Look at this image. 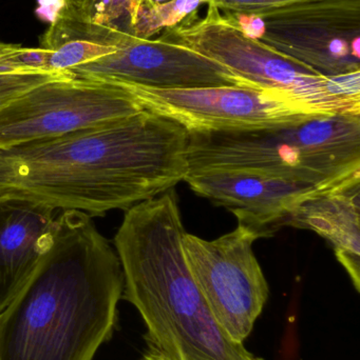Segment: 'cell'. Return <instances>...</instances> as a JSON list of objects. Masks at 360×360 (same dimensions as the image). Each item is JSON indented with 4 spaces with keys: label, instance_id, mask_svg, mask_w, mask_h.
Segmentation results:
<instances>
[{
    "label": "cell",
    "instance_id": "cell-12",
    "mask_svg": "<svg viewBox=\"0 0 360 360\" xmlns=\"http://www.w3.org/2000/svg\"><path fill=\"white\" fill-rule=\"evenodd\" d=\"M61 210L0 199V312L25 285L52 240Z\"/></svg>",
    "mask_w": 360,
    "mask_h": 360
},
{
    "label": "cell",
    "instance_id": "cell-2",
    "mask_svg": "<svg viewBox=\"0 0 360 360\" xmlns=\"http://www.w3.org/2000/svg\"><path fill=\"white\" fill-rule=\"evenodd\" d=\"M124 274L92 216L61 210L31 276L0 312V360H93L112 338Z\"/></svg>",
    "mask_w": 360,
    "mask_h": 360
},
{
    "label": "cell",
    "instance_id": "cell-6",
    "mask_svg": "<svg viewBox=\"0 0 360 360\" xmlns=\"http://www.w3.org/2000/svg\"><path fill=\"white\" fill-rule=\"evenodd\" d=\"M223 16L245 35L321 75L360 72V0H302Z\"/></svg>",
    "mask_w": 360,
    "mask_h": 360
},
{
    "label": "cell",
    "instance_id": "cell-15",
    "mask_svg": "<svg viewBox=\"0 0 360 360\" xmlns=\"http://www.w3.org/2000/svg\"><path fill=\"white\" fill-rule=\"evenodd\" d=\"M211 0H171L164 4H147L137 0L131 11L128 32L139 39H150L156 34L175 27L186 17L198 12Z\"/></svg>",
    "mask_w": 360,
    "mask_h": 360
},
{
    "label": "cell",
    "instance_id": "cell-19",
    "mask_svg": "<svg viewBox=\"0 0 360 360\" xmlns=\"http://www.w3.org/2000/svg\"><path fill=\"white\" fill-rule=\"evenodd\" d=\"M302 0H211L209 4H213L220 12L244 13L254 11L266 10L275 6H285Z\"/></svg>",
    "mask_w": 360,
    "mask_h": 360
},
{
    "label": "cell",
    "instance_id": "cell-1",
    "mask_svg": "<svg viewBox=\"0 0 360 360\" xmlns=\"http://www.w3.org/2000/svg\"><path fill=\"white\" fill-rule=\"evenodd\" d=\"M188 132L144 110L61 136L0 148V199L103 216L171 190L187 176Z\"/></svg>",
    "mask_w": 360,
    "mask_h": 360
},
{
    "label": "cell",
    "instance_id": "cell-9",
    "mask_svg": "<svg viewBox=\"0 0 360 360\" xmlns=\"http://www.w3.org/2000/svg\"><path fill=\"white\" fill-rule=\"evenodd\" d=\"M120 86L132 92L144 110L178 122L188 133L273 128L333 116L281 93L254 86L163 90Z\"/></svg>",
    "mask_w": 360,
    "mask_h": 360
},
{
    "label": "cell",
    "instance_id": "cell-21",
    "mask_svg": "<svg viewBox=\"0 0 360 360\" xmlns=\"http://www.w3.org/2000/svg\"><path fill=\"white\" fill-rule=\"evenodd\" d=\"M141 1L147 2V4H164V2L171 1V0H141Z\"/></svg>",
    "mask_w": 360,
    "mask_h": 360
},
{
    "label": "cell",
    "instance_id": "cell-5",
    "mask_svg": "<svg viewBox=\"0 0 360 360\" xmlns=\"http://www.w3.org/2000/svg\"><path fill=\"white\" fill-rule=\"evenodd\" d=\"M159 38L190 49L226 68L249 86L274 91L329 115H360V72L327 77L243 34L213 4L161 32Z\"/></svg>",
    "mask_w": 360,
    "mask_h": 360
},
{
    "label": "cell",
    "instance_id": "cell-7",
    "mask_svg": "<svg viewBox=\"0 0 360 360\" xmlns=\"http://www.w3.org/2000/svg\"><path fill=\"white\" fill-rule=\"evenodd\" d=\"M259 238L257 231L238 222L213 240L187 232L182 240L188 268L216 321L239 344L251 335L270 295L254 253Z\"/></svg>",
    "mask_w": 360,
    "mask_h": 360
},
{
    "label": "cell",
    "instance_id": "cell-8",
    "mask_svg": "<svg viewBox=\"0 0 360 360\" xmlns=\"http://www.w3.org/2000/svg\"><path fill=\"white\" fill-rule=\"evenodd\" d=\"M142 111L137 97L120 84L73 76L51 80L0 109V148L61 136Z\"/></svg>",
    "mask_w": 360,
    "mask_h": 360
},
{
    "label": "cell",
    "instance_id": "cell-17",
    "mask_svg": "<svg viewBox=\"0 0 360 360\" xmlns=\"http://www.w3.org/2000/svg\"><path fill=\"white\" fill-rule=\"evenodd\" d=\"M48 52L42 48H23L0 41V74L50 72L46 69Z\"/></svg>",
    "mask_w": 360,
    "mask_h": 360
},
{
    "label": "cell",
    "instance_id": "cell-10",
    "mask_svg": "<svg viewBox=\"0 0 360 360\" xmlns=\"http://www.w3.org/2000/svg\"><path fill=\"white\" fill-rule=\"evenodd\" d=\"M73 77L146 88L249 86L226 68L190 49L133 36L116 52L70 70Z\"/></svg>",
    "mask_w": 360,
    "mask_h": 360
},
{
    "label": "cell",
    "instance_id": "cell-13",
    "mask_svg": "<svg viewBox=\"0 0 360 360\" xmlns=\"http://www.w3.org/2000/svg\"><path fill=\"white\" fill-rule=\"evenodd\" d=\"M310 230L333 249L360 292V173L323 188L298 205L280 226Z\"/></svg>",
    "mask_w": 360,
    "mask_h": 360
},
{
    "label": "cell",
    "instance_id": "cell-3",
    "mask_svg": "<svg viewBox=\"0 0 360 360\" xmlns=\"http://www.w3.org/2000/svg\"><path fill=\"white\" fill-rule=\"evenodd\" d=\"M185 232L175 191L168 190L126 210L114 236L122 298L145 323L139 360H266L216 321L186 262Z\"/></svg>",
    "mask_w": 360,
    "mask_h": 360
},
{
    "label": "cell",
    "instance_id": "cell-16",
    "mask_svg": "<svg viewBox=\"0 0 360 360\" xmlns=\"http://www.w3.org/2000/svg\"><path fill=\"white\" fill-rule=\"evenodd\" d=\"M137 0H88L84 10L76 14L86 20L129 34L131 11Z\"/></svg>",
    "mask_w": 360,
    "mask_h": 360
},
{
    "label": "cell",
    "instance_id": "cell-14",
    "mask_svg": "<svg viewBox=\"0 0 360 360\" xmlns=\"http://www.w3.org/2000/svg\"><path fill=\"white\" fill-rule=\"evenodd\" d=\"M133 36L91 22L61 6L42 36L40 48L48 52L46 69L65 72L116 52Z\"/></svg>",
    "mask_w": 360,
    "mask_h": 360
},
{
    "label": "cell",
    "instance_id": "cell-4",
    "mask_svg": "<svg viewBox=\"0 0 360 360\" xmlns=\"http://www.w3.org/2000/svg\"><path fill=\"white\" fill-rule=\"evenodd\" d=\"M188 174L245 171L331 186L360 173V115L338 114L273 128L188 133Z\"/></svg>",
    "mask_w": 360,
    "mask_h": 360
},
{
    "label": "cell",
    "instance_id": "cell-18",
    "mask_svg": "<svg viewBox=\"0 0 360 360\" xmlns=\"http://www.w3.org/2000/svg\"><path fill=\"white\" fill-rule=\"evenodd\" d=\"M65 72H23L0 74V109L17 97L44 82L69 77Z\"/></svg>",
    "mask_w": 360,
    "mask_h": 360
},
{
    "label": "cell",
    "instance_id": "cell-11",
    "mask_svg": "<svg viewBox=\"0 0 360 360\" xmlns=\"http://www.w3.org/2000/svg\"><path fill=\"white\" fill-rule=\"evenodd\" d=\"M184 181L199 196L230 210L238 222L261 237L270 236L298 205L329 188L245 171L192 173Z\"/></svg>",
    "mask_w": 360,
    "mask_h": 360
},
{
    "label": "cell",
    "instance_id": "cell-20",
    "mask_svg": "<svg viewBox=\"0 0 360 360\" xmlns=\"http://www.w3.org/2000/svg\"><path fill=\"white\" fill-rule=\"evenodd\" d=\"M63 6L74 14H80L84 10L88 0H61Z\"/></svg>",
    "mask_w": 360,
    "mask_h": 360
}]
</instances>
